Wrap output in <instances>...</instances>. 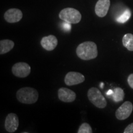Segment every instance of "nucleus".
Here are the masks:
<instances>
[{"instance_id": "2", "label": "nucleus", "mask_w": 133, "mask_h": 133, "mask_svg": "<svg viewBox=\"0 0 133 133\" xmlns=\"http://www.w3.org/2000/svg\"><path fill=\"white\" fill-rule=\"evenodd\" d=\"M39 94L36 89L30 87H24L19 89L16 97L20 102L25 104H33L37 102Z\"/></svg>"}, {"instance_id": "13", "label": "nucleus", "mask_w": 133, "mask_h": 133, "mask_svg": "<svg viewBox=\"0 0 133 133\" xmlns=\"http://www.w3.org/2000/svg\"><path fill=\"white\" fill-rule=\"evenodd\" d=\"M108 97L113 99V101L115 102H119L122 101L124 97V92L123 89L121 88L117 87L115 88L114 90H109L107 92Z\"/></svg>"}, {"instance_id": "15", "label": "nucleus", "mask_w": 133, "mask_h": 133, "mask_svg": "<svg viewBox=\"0 0 133 133\" xmlns=\"http://www.w3.org/2000/svg\"><path fill=\"white\" fill-rule=\"evenodd\" d=\"M122 43L124 47L129 51H133V35L127 33L124 35L122 39Z\"/></svg>"}, {"instance_id": "14", "label": "nucleus", "mask_w": 133, "mask_h": 133, "mask_svg": "<svg viewBox=\"0 0 133 133\" xmlns=\"http://www.w3.org/2000/svg\"><path fill=\"white\" fill-rule=\"evenodd\" d=\"M14 43L10 39H2L0 41V54L3 55L9 52L13 49Z\"/></svg>"}, {"instance_id": "8", "label": "nucleus", "mask_w": 133, "mask_h": 133, "mask_svg": "<svg viewBox=\"0 0 133 133\" xmlns=\"http://www.w3.org/2000/svg\"><path fill=\"white\" fill-rule=\"evenodd\" d=\"M19 121L18 116L16 114L11 113L6 116L4 122V127L8 132H16L19 127Z\"/></svg>"}, {"instance_id": "11", "label": "nucleus", "mask_w": 133, "mask_h": 133, "mask_svg": "<svg viewBox=\"0 0 133 133\" xmlns=\"http://www.w3.org/2000/svg\"><path fill=\"white\" fill-rule=\"evenodd\" d=\"M110 6V0H98L95 6V12L99 17H104L107 14Z\"/></svg>"}, {"instance_id": "19", "label": "nucleus", "mask_w": 133, "mask_h": 133, "mask_svg": "<svg viewBox=\"0 0 133 133\" xmlns=\"http://www.w3.org/2000/svg\"><path fill=\"white\" fill-rule=\"evenodd\" d=\"M128 83L129 86L133 89V74L129 75L128 77Z\"/></svg>"}, {"instance_id": "16", "label": "nucleus", "mask_w": 133, "mask_h": 133, "mask_svg": "<svg viewBox=\"0 0 133 133\" xmlns=\"http://www.w3.org/2000/svg\"><path fill=\"white\" fill-rule=\"evenodd\" d=\"M131 16V12L129 9H126L121 14L119 17H118L116 18V21L117 22L121 23V24H123L125 23L126 22H127L129 19V18Z\"/></svg>"}, {"instance_id": "6", "label": "nucleus", "mask_w": 133, "mask_h": 133, "mask_svg": "<svg viewBox=\"0 0 133 133\" xmlns=\"http://www.w3.org/2000/svg\"><path fill=\"white\" fill-rule=\"evenodd\" d=\"M133 105L129 101H126L116 110L115 112L116 118L119 120L127 119L132 114Z\"/></svg>"}, {"instance_id": "3", "label": "nucleus", "mask_w": 133, "mask_h": 133, "mask_svg": "<svg viewBox=\"0 0 133 133\" xmlns=\"http://www.w3.org/2000/svg\"><path fill=\"white\" fill-rule=\"evenodd\" d=\"M59 17L62 21L71 24H78L81 20V13L72 8H66L62 9L60 12Z\"/></svg>"}, {"instance_id": "9", "label": "nucleus", "mask_w": 133, "mask_h": 133, "mask_svg": "<svg viewBox=\"0 0 133 133\" xmlns=\"http://www.w3.org/2000/svg\"><path fill=\"white\" fill-rule=\"evenodd\" d=\"M22 12L19 9L12 8L8 9L4 14V18L8 23H16L22 19Z\"/></svg>"}, {"instance_id": "4", "label": "nucleus", "mask_w": 133, "mask_h": 133, "mask_svg": "<svg viewBox=\"0 0 133 133\" xmlns=\"http://www.w3.org/2000/svg\"><path fill=\"white\" fill-rule=\"evenodd\" d=\"M88 97L89 101L99 109H104L107 106L106 99L97 88H91L88 90Z\"/></svg>"}, {"instance_id": "5", "label": "nucleus", "mask_w": 133, "mask_h": 133, "mask_svg": "<svg viewBox=\"0 0 133 133\" xmlns=\"http://www.w3.org/2000/svg\"><path fill=\"white\" fill-rule=\"evenodd\" d=\"M12 72L18 78H25L30 74L31 66L26 62H17L12 67Z\"/></svg>"}, {"instance_id": "18", "label": "nucleus", "mask_w": 133, "mask_h": 133, "mask_svg": "<svg viewBox=\"0 0 133 133\" xmlns=\"http://www.w3.org/2000/svg\"><path fill=\"white\" fill-rule=\"evenodd\" d=\"M124 133H133V123L129 124L124 131Z\"/></svg>"}, {"instance_id": "12", "label": "nucleus", "mask_w": 133, "mask_h": 133, "mask_svg": "<svg viewBox=\"0 0 133 133\" xmlns=\"http://www.w3.org/2000/svg\"><path fill=\"white\" fill-rule=\"evenodd\" d=\"M58 40L54 35L44 36L41 40V45L48 51H52L57 47Z\"/></svg>"}, {"instance_id": "7", "label": "nucleus", "mask_w": 133, "mask_h": 133, "mask_svg": "<svg viewBox=\"0 0 133 133\" xmlns=\"http://www.w3.org/2000/svg\"><path fill=\"white\" fill-rule=\"evenodd\" d=\"M85 77L81 73L76 71H70L65 76L64 81L66 85L74 86L84 82Z\"/></svg>"}, {"instance_id": "10", "label": "nucleus", "mask_w": 133, "mask_h": 133, "mask_svg": "<svg viewBox=\"0 0 133 133\" xmlns=\"http://www.w3.org/2000/svg\"><path fill=\"white\" fill-rule=\"evenodd\" d=\"M58 97L60 101L64 102H72L76 99V95L74 91L69 88H61L58 90Z\"/></svg>"}, {"instance_id": "1", "label": "nucleus", "mask_w": 133, "mask_h": 133, "mask_svg": "<svg viewBox=\"0 0 133 133\" xmlns=\"http://www.w3.org/2000/svg\"><path fill=\"white\" fill-rule=\"evenodd\" d=\"M76 55L83 61H89L97 57L96 44L92 41H85L79 44L76 49Z\"/></svg>"}, {"instance_id": "17", "label": "nucleus", "mask_w": 133, "mask_h": 133, "mask_svg": "<svg viewBox=\"0 0 133 133\" xmlns=\"http://www.w3.org/2000/svg\"><path fill=\"white\" fill-rule=\"evenodd\" d=\"M78 133H92V128L91 126L87 123H83L81 125L79 126L78 130L77 131Z\"/></svg>"}]
</instances>
